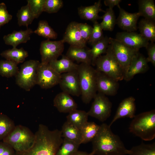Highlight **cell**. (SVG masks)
I'll use <instances>...</instances> for the list:
<instances>
[{
	"label": "cell",
	"instance_id": "45",
	"mask_svg": "<svg viewBox=\"0 0 155 155\" xmlns=\"http://www.w3.org/2000/svg\"><path fill=\"white\" fill-rule=\"evenodd\" d=\"M122 1L121 0H105L104 1V5L108 7V8L113 9L115 6H118Z\"/></svg>",
	"mask_w": 155,
	"mask_h": 155
},
{
	"label": "cell",
	"instance_id": "3",
	"mask_svg": "<svg viewBox=\"0 0 155 155\" xmlns=\"http://www.w3.org/2000/svg\"><path fill=\"white\" fill-rule=\"evenodd\" d=\"M129 131L145 141L155 137V110L141 113L135 115L129 126Z\"/></svg>",
	"mask_w": 155,
	"mask_h": 155
},
{
	"label": "cell",
	"instance_id": "34",
	"mask_svg": "<svg viewBox=\"0 0 155 155\" xmlns=\"http://www.w3.org/2000/svg\"><path fill=\"white\" fill-rule=\"evenodd\" d=\"M17 17L19 26H26L27 28L34 19L28 4L22 6L18 10Z\"/></svg>",
	"mask_w": 155,
	"mask_h": 155
},
{
	"label": "cell",
	"instance_id": "16",
	"mask_svg": "<svg viewBox=\"0 0 155 155\" xmlns=\"http://www.w3.org/2000/svg\"><path fill=\"white\" fill-rule=\"evenodd\" d=\"M119 14L116 24L121 29L128 32H134L137 29V23L140 16L138 12L129 13L119 5Z\"/></svg>",
	"mask_w": 155,
	"mask_h": 155
},
{
	"label": "cell",
	"instance_id": "28",
	"mask_svg": "<svg viewBox=\"0 0 155 155\" xmlns=\"http://www.w3.org/2000/svg\"><path fill=\"white\" fill-rule=\"evenodd\" d=\"M140 16L150 20H155V5L153 0H139L138 3Z\"/></svg>",
	"mask_w": 155,
	"mask_h": 155
},
{
	"label": "cell",
	"instance_id": "43",
	"mask_svg": "<svg viewBox=\"0 0 155 155\" xmlns=\"http://www.w3.org/2000/svg\"><path fill=\"white\" fill-rule=\"evenodd\" d=\"M145 48L148 54V57L146 58L148 62H151L155 66V44L154 42H149Z\"/></svg>",
	"mask_w": 155,
	"mask_h": 155
},
{
	"label": "cell",
	"instance_id": "40",
	"mask_svg": "<svg viewBox=\"0 0 155 155\" xmlns=\"http://www.w3.org/2000/svg\"><path fill=\"white\" fill-rule=\"evenodd\" d=\"M100 23L97 21L94 22L92 31L88 42L91 46L100 40L104 37Z\"/></svg>",
	"mask_w": 155,
	"mask_h": 155
},
{
	"label": "cell",
	"instance_id": "15",
	"mask_svg": "<svg viewBox=\"0 0 155 155\" xmlns=\"http://www.w3.org/2000/svg\"><path fill=\"white\" fill-rule=\"evenodd\" d=\"M116 39L125 45L137 51L145 47L149 43V41L140 34L135 32H118L116 36Z\"/></svg>",
	"mask_w": 155,
	"mask_h": 155
},
{
	"label": "cell",
	"instance_id": "21",
	"mask_svg": "<svg viewBox=\"0 0 155 155\" xmlns=\"http://www.w3.org/2000/svg\"><path fill=\"white\" fill-rule=\"evenodd\" d=\"M66 55L73 61L91 65L92 56L90 49L70 46Z\"/></svg>",
	"mask_w": 155,
	"mask_h": 155
},
{
	"label": "cell",
	"instance_id": "14",
	"mask_svg": "<svg viewBox=\"0 0 155 155\" xmlns=\"http://www.w3.org/2000/svg\"><path fill=\"white\" fill-rule=\"evenodd\" d=\"M119 87L118 81L103 73L97 71L96 88L98 92L106 96H115Z\"/></svg>",
	"mask_w": 155,
	"mask_h": 155
},
{
	"label": "cell",
	"instance_id": "35",
	"mask_svg": "<svg viewBox=\"0 0 155 155\" xmlns=\"http://www.w3.org/2000/svg\"><path fill=\"white\" fill-rule=\"evenodd\" d=\"M102 21L100 23L102 30L112 31L116 24V19L113 9H107L102 17Z\"/></svg>",
	"mask_w": 155,
	"mask_h": 155
},
{
	"label": "cell",
	"instance_id": "20",
	"mask_svg": "<svg viewBox=\"0 0 155 155\" xmlns=\"http://www.w3.org/2000/svg\"><path fill=\"white\" fill-rule=\"evenodd\" d=\"M34 31L30 28L24 30L14 31L4 36L3 40L7 45L16 48L19 44L26 43L30 39V35Z\"/></svg>",
	"mask_w": 155,
	"mask_h": 155
},
{
	"label": "cell",
	"instance_id": "24",
	"mask_svg": "<svg viewBox=\"0 0 155 155\" xmlns=\"http://www.w3.org/2000/svg\"><path fill=\"white\" fill-rule=\"evenodd\" d=\"M63 138L80 145L82 144L81 132L80 129L67 121L63 124L61 130Z\"/></svg>",
	"mask_w": 155,
	"mask_h": 155
},
{
	"label": "cell",
	"instance_id": "5",
	"mask_svg": "<svg viewBox=\"0 0 155 155\" xmlns=\"http://www.w3.org/2000/svg\"><path fill=\"white\" fill-rule=\"evenodd\" d=\"M35 139V134L28 127L19 125L2 141L10 145L15 152L26 150L32 146Z\"/></svg>",
	"mask_w": 155,
	"mask_h": 155
},
{
	"label": "cell",
	"instance_id": "46",
	"mask_svg": "<svg viewBox=\"0 0 155 155\" xmlns=\"http://www.w3.org/2000/svg\"><path fill=\"white\" fill-rule=\"evenodd\" d=\"M73 155H92L90 153H88L85 152L78 151Z\"/></svg>",
	"mask_w": 155,
	"mask_h": 155
},
{
	"label": "cell",
	"instance_id": "4",
	"mask_svg": "<svg viewBox=\"0 0 155 155\" xmlns=\"http://www.w3.org/2000/svg\"><path fill=\"white\" fill-rule=\"evenodd\" d=\"M77 71L82 100L88 104L97 93V71L91 65L83 63L79 65Z\"/></svg>",
	"mask_w": 155,
	"mask_h": 155
},
{
	"label": "cell",
	"instance_id": "11",
	"mask_svg": "<svg viewBox=\"0 0 155 155\" xmlns=\"http://www.w3.org/2000/svg\"><path fill=\"white\" fill-rule=\"evenodd\" d=\"M64 43L62 39L55 41L47 39L42 41L40 49L41 63L48 64L52 61L57 59L64 51Z\"/></svg>",
	"mask_w": 155,
	"mask_h": 155
},
{
	"label": "cell",
	"instance_id": "30",
	"mask_svg": "<svg viewBox=\"0 0 155 155\" xmlns=\"http://www.w3.org/2000/svg\"><path fill=\"white\" fill-rule=\"evenodd\" d=\"M109 44V37L106 36L92 46V48L90 49L92 56L91 65L95 66L97 59L101 54L106 53Z\"/></svg>",
	"mask_w": 155,
	"mask_h": 155
},
{
	"label": "cell",
	"instance_id": "36",
	"mask_svg": "<svg viewBox=\"0 0 155 155\" xmlns=\"http://www.w3.org/2000/svg\"><path fill=\"white\" fill-rule=\"evenodd\" d=\"M129 155H155V143L140 144L133 147L129 150Z\"/></svg>",
	"mask_w": 155,
	"mask_h": 155
},
{
	"label": "cell",
	"instance_id": "17",
	"mask_svg": "<svg viewBox=\"0 0 155 155\" xmlns=\"http://www.w3.org/2000/svg\"><path fill=\"white\" fill-rule=\"evenodd\" d=\"M136 110L134 97L130 96L124 99L120 103L109 126L111 127L114 123L121 118L127 117L133 119L135 115Z\"/></svg>",
	"mask_w": 155,
	"mask_h": 155
},
{
	"label": "cell",
	"instance_id": "38",
	"mask_svg": "<svg viewBox=\"0 0 155 155\" xmlns=\"http://www.w3.org/2000/svg\"><path fill=\"white\" fill-rule=\"evenodd\" d=\"M45 0H28L27 4L34 19L38 18L43 12Z\"/></svg>",
	"mask_w": 155,
	"mask_h": 155
},
{
	"label": "cell",
	"instance_id": "12",
	"mask_svg": "<svg viewBox=\"0 0 155 155\" xmlns=\"http://www.w3.org/2000/svg\"><path fill=\"white\" fill-rule=\"evenodd\" d=\"M59 84L63 92L77 96L81 95L77 70L61 74Z\"/></svg>",
	"mask_w": 155,
	"mask_h": 155
},
{
	"label": "cell",
	"instance_id": "44",
	"mask_svg": "<svg viewBox=\"0 0 155 155\" xmlns=\"http://www.w3.org/2000/svg\"><path fill=\"white\" fill-rule=\"evenodd\" d=\"M15 151L9 144L0 142V155H14Z\"/></svg>",
	"mask_w": 155,
	"mask_h": 155
},
{
	"label": "cell",
	"instance_id": "31",
	"mask_svg": "<svg viewBox=\"0 0 155 155\" xmlns=\"http://www.w3.org/2000/svg\"><path fill=\"white\" fill-rule=\"evenodd\" d=\"M34 33L47 39H56L57 37V33L49 25L47 22L44 20L39 21L37 28Z\"/></svg>",
	"mask_w": 155,
	"mask_h": 155
},
{
	"label": "cell",
	"instance_id": "18",
	"mask_svg": "<svg viewBox=\"0 0 155 155\" xmlns=\"http://www.w3.org/2000/svg\"><path fill=\"white\" fill-rule=\"evenodd\" d=\"M78 23L75 22H72L68 24L62 39L64 43L67 42L72 46L86 47V43L81 37Z\"/></svg>",
	"mask_w": 155,
	"mask_h": 155
},
{
	"label": "cell",
	"instance_id": "27",
	"mask_svg": "<svg viewBox=\"0 0 155 155\" xmlns=\"http://www.w3.org/2000/svg\"><path fill=\"white\" fill-rule=\"evenodd\" d=\"M100 126L93 122H87L80 129L82 135V144L91 142L98 134Z\"/></svg>",
	"mask_w": 155,
	"mask_h": 155
},
{
	"label": "cell",
	"instance_id": "32",
	"mask_svg": "<svg viewBox=\"0 0 155 155\" xmlns=\"http://www.w3.org/2000/svg\"><path fill=\"white\" fill-rule=\"evenodd\" d=\"M17 65L9 60H0V75L7 78L16 76L19 70Z\"/></svg>",
	"mask_w": 155,
	"mask_h": 155
},
{
	"label": "cell",
	"instance_id": "29",
	"mask_svg": "<svg viewBox=\"0 0 155 155\" xmlns=\"http://www.w3.org/2000/svg\"><path fill=\"white\" fill-rule=\"evenodd\" d=\"M88 116L87 112L76 109L69 113L67 121L80 129L88 122Z\"/></svg>",
	"mask_w": 155,
	"mask_h": 155
},
{
	"label": "cell",
	"instance_id": "26",
	"mask_svg": "<svg viewBox=\"0 0 155 155\" xmlns=\"http://www.w3.org/2000/svg\"><path fill=\"white\" fill-rule=\"evenodd\" d=\"M0 55L6 60L11 61L18 65L24 62L28 56V54L22 47L19 49L16 47L5 50L2 52Z\"/></svg>",
	"mask_w": 155,
	"mask_h": 155
},
{
	"label": "cell",
	"instance_id": "42",
	"mask_svg": "<svg viewBox=\"0 0 155 155\" xmlns=\"http://www.w3.org/2000/svg\"><path fill=\"white\" fill-rule=\"evenodd\" d=\"M12 18V16L8 12L4 3H0V30L1 27L8 23Z\"/></svg>",
	"mask_w": 155,
	"mask_h": 155
},
{
	"label": "cell",
	"instance_id": "25",
	"mask_svg": "<svg viewBox=\"0 0 155 155\" xmlns=\"http://www.w3.org/2000/svg\"><path fill=\"white\" fill-rule=\"evenodd\" d=\"M140 34L151 42L155 41V21L143 18L139 23L138 27Z\"/></svg>",
	"mask_w": 155,
	"mask_h": 155
},
{
	"label": "cell",
	"instance_id": "1",
	"mask_svg": "<svg viewBox=\"0 0 155 155\" xmlns=\"http://www.w3.org/2000/svg\"><path fill=\"white\" fill-rule=\"evenodd\" d=\"M100 126L99 131L92 141V155H125L127 149L120 137L114 133L110 126L106 123Z\"/></svg>",
	"mask_w": 155,
	"mask_h": 155
},
{
	"label": "cell",
	"instance_id": "39",
	"mask_svg": "<svg viewBox=\"0 0 155 155\" xmlns=\"http://www.w3.org/2000/svg\"><path fill=\"white\" fill-rule=\"evenodd\" d=\"M63 6L61 0H45L43 7V11L48 13L57 12Z\"/></svg>",
	"mask_w": 155,
	"mask_h": 155
},
{
	"label": "cell",
	"instance_id": "7",
	"mask_svg": "<svg viewBox=\"0 0 155 155\" xmlns=\"http://www.w3.org/2000/svg\"><path fill=\"white\" fill-rule=\"evenodd\" d=\"M40 63L34 60L25 62L16 75V84L26 91H30L36 84L37 71Z\"/></svg>",
	"mask_w": 155,
	"mask_h": 155
},
{
	"label": "cell",
	"instance_id": "2",
	"mask_svg": "<svg viewBox=\"0 0 155 155\" xmlns=\"http://www.w3.org/2000/svg\"><path fill=\"white\" fill-rule=\"evenodd\" d=\"M32 146L28 150L15 152L14 155H56L61 145L60 140L55 135L47 131L37 130Z\"/></svg>",
	"mask_w": 155,
	"mask_h": 155
},
{
	"label": "cell",
	"instance_id": "9",
	"mask_svg": "<svg viewBox=\"0 0 155 155\" xmlns=\"http://www.w3.org/2000/svg\"><path fill=\"white\" fill-rule=\"evenodd\" d=\"M109 39L116 59L125 73L132 59L139 51L129 47L115 38Z\"/></svg>",
	"mask_w": 155,
	"mask_h": 155
},
{
	"label": "cell",
	"instance_id": "10",
	"mask_svg": "<svg viewBox=\"0 0 155 155\" xmlns=\"http://www.w3.org/2000/svg\"><path fill=\"white\" fill-rule=\"evenodd\" d=\"M61 75L49 63L40 62L37 69L36 84L43 89L51 88L59 84Z\"/></svg>",
	"mask_w": 155,
	"mask_h": 155
},
{
	"label": "cell",
	"instance_id": "37",
	"mask_svg": "<svg viewBox=\"0 0 155 155\" xmlns=\"http://www.w3.org/2000/svg\"><path fill=\"white\" fill-rule=\"evenodd\" d=\"M80 145L63 138V142L56 155H73L78 150Z\"/></svg>",
	"mask_w": 155,
	"mask_h": 155
},
{
	"label": "cell",
	"instance_id": "19",
	"mask_svg": "<svg viewBox=\"0 0 155 155\" xmlns=\"http://www.w3.org/2000/svg\"><path fill=\"white\" fill-rule=\"evenodd\" d=\"M53 104L61 113H69L77 108V104L70 95L63 92L56 96Z\"/></svg>",
	"mask_w": 155,
	"mask_h": 155
},
{
	"label": "cell",
	"instance_id": "13",
	"mask_svg": "<svg viewBox=\"0 0 155 155\" xmlns=\"http://www.w3.org/2000/svg\"><path fill=\"white\" fill-rule=\"evenodd\" d=\"M148 63L147 58L138 51L132 59L125 72L123 80L128 81L136 74L146 72L149 69Z\"/></svg>",
	"mask_w": 155,
	"mask_h": 155
},
{
	"label": "cell",
	"instance_id": "23",
	"mask_svg": "<svg viewBox=\"0 0 155 155\" xmlns=\"http://www.w3.org/2000/svg\"><path fill=\"white\" fill-rule=\"evenodd\" d=\"M49 64L56 72L61 74L77 70L79 65L66 55H62L60 59L53 60Z\"/></svg>",
	"mask_w": 155,
	"mask_h": 155
},
{
	"label": "cell",
	"instance_id": "41",
	"mask_svg": "<svg viewBox=\"0 0 155 155\" xmlns=\"http://www.w3.org/2000/svg\"><path fill=\"white\" fill-rule=\"evenodd\" d=\"M78 25L81 37L83 40L86 43L91 35L93 27L86 23H78Z\"/></svg>",
	"mask_w": 155,
	"mask_h": 155
},
{
	"label": "cell",
	"instance_id": "33",
	"mask_svg": "<svg viewBox=\"0 0 155 155\" xmlns=\"http://www.w3.org/2000/svg\"><path fill=\"white\" fill-rule=\"evenodd\" d=\"M14 121L7 115L0 113V140H2L14 129Z\"/></svg>",
	"mask_w": 155,
	"mask_h": 155
},
{
	"label": "cell",
	"instance_id": "6",
	"mask_svg": "<svg viewBox=\"0 0 155 155\" xmlns=\"http://www.w3.org/2000/svg\"><path fill=\"white\" fill-rule=\"evenodd\" d=\"M95 66L97 71L103 73L118 82L123 80L125 72L117 61L110 44L105 54L97 59Z\"/></svg>",
	"mask_w": 155,
	"mask_h": 155
},
{
	"label": "cell",
	"instance_id": "22",
	"mask_svg": "<svg viewBox=\"0 0 155 155\" xmlns=\"http://www.w3.org/2000/svg\"><path fill=\"white\" fill-rule=\"evenodd\" d=\"M101 1L99 0L92 5L85 7H81L78 9V14L82 19L90 20L94 23L97 21L98 19H102L98 13L100 12H105L101 8Z\"/></svg>",
	"mask_w": 155,
	"mask_h": 155
},
{
	"label": "cell",
	"instance_id": "8",
	"mask_svg": "<svg viewBox=\"0 0 155 155\" xmlns=\"http://www.w3.org/2000/svg\"><path fill=\"white\" fill-rule=\"evenodd\" d=\"M93 99L88 115L103 122L111 116L112 103L106 95L98 92Z\"/></svg>",
	"mask_w": 155,
	"mask_h": 155
}]
</instances>
